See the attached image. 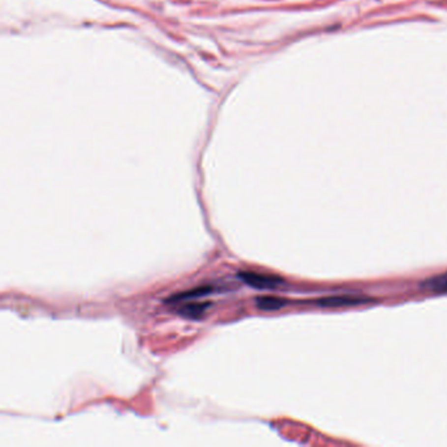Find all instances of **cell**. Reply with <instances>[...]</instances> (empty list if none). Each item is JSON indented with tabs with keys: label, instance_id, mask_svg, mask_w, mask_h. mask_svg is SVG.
Segmentation results:
<instances>
[{
	"label": "cell",
	"instance_id": "obj_1",
	"mask_svg": "<svg viewBox=\"0 0 447 447\" xmlns=\"http://www.w3.org/2000/svg\"><path fill=\"white\" fill-rule=\"evenodd\" d=\"M238 275L243 282L255 287V289H259V290L275 289L279 285H282V278L274 277V275L261 274V273H256V271H240Z\"/></svg>",
	"mask_w": 447,
	"mask_h": 447
},
{
	"label": "cell",
	"instance_id": "obj_2",
	"mask_svg": "<svg viewBox=\"0 0 447 447\" xmlns=\"http://www.w3.org/2000/svg\"><path fill=\"white\" fill-rule=\"evenodd\" d=\"M370 302V299L363 298V297H356V295H337V297H328V298H322L316 300V304L320 307H326V308H338V307L346 306H358V304H363V303Z\"/></svg>",
	"mask_w": 447,
	"mask_h": 447
},
{
	"label": "cell",
	"instance_id": "obj_3",
	"mask_svg": "<svg viewBox=\"0 0 447 447\" xmlns=\"http://www.w3.org/2000/svg\"><path fill=\"white\" fill-rule=\"evenodd\" d=\"M421 289L430 293H447V273L434 275L421 283Z\"/></svg>",
	"mask_w": 447,
	"mask_h": 447
},
{
	"label": "cell",
	"instance_id": "obj_4",
	"mask_svg": "<svg viewBox=\"0 0 447 447\" xmlns=\"http://www.w3.org/2000/svg\"><path fill=\"white\" fill-rule=\"evenodd\" d=\"M209 307H210V303L209 302H190L181 307L179 312L182 316H185V318L198 319L206 312Z\"/></svg>",
	"mask_w": 447,
	"mask_h": 447
},
{
	"label": "cell",
	"instance_id": "obj_5",
	"mask_svg": "<svg viewBox=\"0 0 447 447\" xmlns=\"http://www.w3.org/2000/svg\"><path fill=\"white\" fill-rule=\"evenodd\" d=\"M287 304L286 299L277 297H259L256 299V306L261 311H277Z\"/></svg>",
	"mask_w": 447,
	"mask_h": 447
},
{
	"label": "cell",
	"instance_id": "obj_6",
	"mask_svg": "<svg viewBox=\"0 0 447 447\" xmlns=\"http://www.w3.org/2000/svg\"><path fill=\"white\" fill-rule=\"evenodd\" d=\"M211 291H212L211 286L197 287V289H193V290H189V291H185V293H181V294L173 295L172 298L167 299V302L175 303V302H181V300H188V299H193V298H200V297H204V295L209 294V293H211Z\"/></svg>",
	"mask_w": 447,
	"mask_h": 447
}]
</instances>
